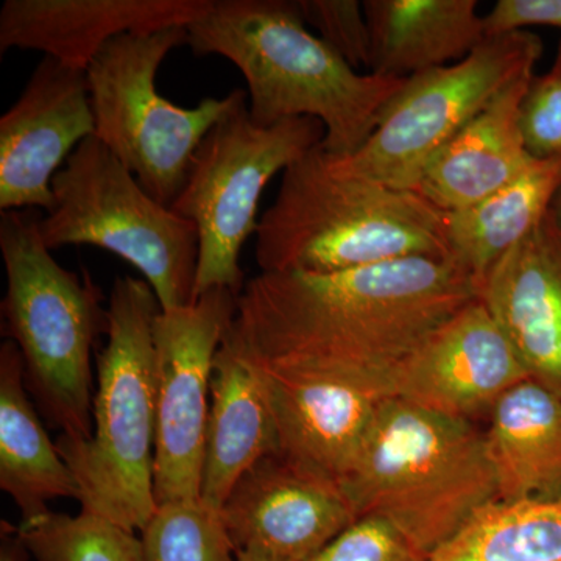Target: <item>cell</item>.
I'll use <instances>...</instances> for the list:
<instances>
[{"mask_svg":"<svg viewBox=\"0 0 561 561\" xmlns=\"http://www.w3.org/2000/svg\"><path fill=\"white\" fill-rule=\"evenodd\" d=\"M213 0H5L0 9V54L43 51L84 70L125 33L190 27Z\"/></svg>","mask_w":561,"mask_h":561,"instance_id":"obj_15","label":"cell"},{"mask_svg":"<svg viewBox=\"0 0 561 561\" xmlns=\"http://www.w3.org/2000/svg\"><path fill=\"white\" fill-rule=\"evenodd\" d=\"M106 345L98 357L92 435L84 443L58 437L57 449L77 486L81 512L142 531L154 501L153 321L160 301L146 279L121 276L108 300Z\"/></svg>","mask_w":561,"mask_h":561,"instance_id":"obj_5","label":"cell"},{"mask_svg":"<svg viewBox=\"0 0 561 561\" xmlns=\"http://www.w3.org/2000/svg\"><path fill=\"white\" fill-rule=\"evenodd\" d=\"M561 184V158L537 160L511 183L468 208L445 213L449 260L476 284L540 227Z\"/></svg>","mask_w":561,"mask_h":561,"instance_id":"obj_23","label":"cell"},{"mask_svg":"<svg viewBox=\"0 0 561 561\" xmlns=\"http://www.w3.org/2000/svg\"><path fill=\"white\" fill-rule=\"evenodd\" d=\"M485 431L497 501L561 497V394L526 379L494 404Z\"/></svg>","mask_w":561,"mask_h":561,"instance_id":"obj_21","label":"cell"},{"mask_svg":"<svg viewBox=\"0 0 561 561\" xmlns=\"http://www.w3.org/2000/svg\"><path fill=\"white\" fill-rule=\"evenodd\" d=\"M426 561H561V497L491 502Z\"/></svg>","mask_w":561,"mask_h":561,"instance_id":"obj_24","label":"cell"},{"mask_svg":"<svg viewBox=\"0 0 561 561\" xmlns=\"http://www.w3.org/2000/svg\"><path fill=\"white\" fill-rule=\"evenodd\" d=\"M54 206L41 216L47 249L91 245L142 273L162 311L194 301L198 232L162 205L95 138L84 139L51 180Z\"/></svg>","mask_w":561,"mask_h":561,"instance_id":"obj_7","label":"cell"},{"mask_svg":"<svg viewBox=\"0 0 561 561\" xmlns=\"http://www.w3.org/2000/svg\"><path fill=\"white\" fill-rule=\"evenodd\" d=\"M342 490L357 518L390 523L426 560L497 501L485 432L400 398L382 401Z\"/></svg>","mask_w":561,"mask_h":561,"instance_id":"obj_4","label":"cell"},{"mask_svg":"<svg viewBox=\"0 0 561 561\" xmlns=\"http://www.w3.org/2000/svg\"><path fill=\"white\" fill-rule=\"evenodd\" d=\"M261 272L332 273L405 257L449 260L445 210L415 191L339 171L321 142L283 172L262 214Z\"/></svg>","mask_w":561,"mask_h":561,"instance_id":"obj_3","label":"cell"},{"mask_svg":"<svg viewBox=\"0 0 561 561\" xmlns=\"http://www.w3.org/2000/svg\"><path fill=\"white\" fill-rule=\"evenodd\" d=\"M552 214L553 217H556L557 225H559L561 231V184L559 191H557L556 198H553Z\"/></svg>","mask_w":561,"mask_h":561,"instance_id":"obj_32","label":"cell"},{"mask_svg":"<svg viewBox=\"0 0 561 561\" xmlns=\"http://www.w3.org/2000/svg\"><path fill=\"white\" fill-rule=\"evenodd\" d=\"M483 21L486 36L522 32L537 25L561 31V0H497Z\"/></svg>","mask_w":561,"mask_h":561,"instance_id":"obj_30","label":"cell"},{"mask_svg":"<svg viewBox=\"0 0 561 561\" xmlns=\"http://www.w3.org/2000/svg\"><path fill=\"white\" fill-rule=\"evenodd\" d=\"M239 561H273L256 552H238Z\"/></svg>","mask_w":561,"mask_h":561,"instance_id":"obj_33","label":"cell"},{"mask_svg":"<svg viewBox=\"0 0 561 561\" xmlns=\"http://www.w3.org/2000/svg\"><path fill=\"white\" fill-rule=\"evenodd\" d=\"M308 561H426L378 516H360Z\"/></svg>","mask_w":561,"mask_h":561,"instance_id":"obj_29","label":"cell"},{"mask_svg":"<svg viewBox=\"0 0 561 561\" xmlns=\"http://www.w3.org/2000/svg\"><path fill=\"white\" fill-rule=\"evenodd\" d=\"M542 41L522 31L489 36L465 60L405 81L370 139L346 157L330 154L339 171L415 191L430 162L505 88L535 72Z\"/></svg>","mask_w":561,"mask_h":561,"instance_id":"obj_10","label":"cell"},{"mask_svg":"<svg viewBox=\"0 0 561 561\" xmlns=\"http://www.w3.org/2000/svg\"><path fill=\"white\" fill-rule=\"evenodd\" d=\"M324 135L323 124L311 117L260 127L251 121L247 99L210 128L171 205L198 232L194 300L219 287L241 295L245 279L239 257L256 234L262 192Z\"/></svg>","mask_w":561,"mask_h":561,"instance_id":"obj_9","label":"cell"},{"mask_svg":"<svg viewBox=\"0 0 561 561\" xmlns=\"http://www.w3.org/2000/svg\"><path fill=\"white\" fill-rule=\"evenodd\" d=\"M530 379L561 394V231L552 208L479 284Z\"/></svg>","mask_w":561,"mask_h":561,"instance_id":"obj_16","label":"cell"},{"mask_svg":"<svg viewBox=\"0 0 561 561\" xmlns=\"http://www.w3.org/2000/svg\"><path fill=\"white\" fill-rule=\"evenodd\" d=\"M302 20L324 44L359 72L371 70V35L364 2L298 0Z\"/></svg>","mask_w":561,"mask_h":561,"instance_id":"obj_27","label":"cell"},{"mask_svg":"<svg viewBox=\"0 0 561 561\" xmlns=\"http://www.w3.org/2000/svg\"><path fill=\"white\" fill-rule=\"evenodd\" d=\"M31 552L20 537L18 526L0 523V561H28Z\"/></svg>","mask_w":561,"mask_h":561,"instance_id":"obj_31","label":"cell"},{"mask_svg":"<svg viewBox=\"0 0 561 561\" xmlns=\"http://www.w3.org/2000/svg\"><path fill=\"white\" fill-rule=\"evenodd\" d=\"M238 552L308 561L357 519L341 486L275 453L239 479L220 508Z\"/></svg>","mask_w":561,"mask_h":561,"instance_id":"obj_14","label":"cell"},{"mask_svg":"<svg viewBox=\"0 0 561 561\" xmlns=\"http://www.w3.org/2000/svg\"><path fill=\"white\" fill-rule=\"evenodd\" d=\"M264 376L278 432V454L342 489L387 397L353 383Z\"/></svg>","mask_w":561,"mask_h":561,"instance_id":"obj_17","label":"cell"},{"mask_svg":"<svg viewBox=\"0 0 561 561\" xmlns=\"http://www.w3.org/2000/svg\"><path fill=\"white\" fill-rule=\"evenodd\" d=\"M140 541L147 561H239L220 511L202 500L160 505Z\"/></svg>","mask_w":561,"mask_h":561,"instance_id":"obj_26","label":"cell"},{"mask_svg":"<svg viewBox=\"0 0 561 561\" xmlns=\"http://www.w3.org/2000/svg\"><path fill=\"white\" fill-rule=\"evenodd\" d=\"M187 27L125 33L87 69L94 136L154 201L171 206L210 128L245 101L242 90L183 108L160 94L157 73L172 50L187 46Z\"/></svg>","mask_w":561,"mask_h":561,"instance_id":"obj_8","label":"cell"},{"mask_svg":"<svg viewBox=\"0 0 561 561\" xmlns=\"http://www.w3.org/2000/svg\"><path fill=\"white\" fill-rule=\"evenodd\" d=\"M476 0H365L371 70L411 79L465 60L489 38Z\"/></svg>","mask_w":561,"mask_h":561,"instance_id":"obj_20","label":"cell"},{"mask_svg":"<svg viewBox=\"0 0 561 561\" xmlns=\"http://www.w3.org/2000/svg\"><path fill=\"white\" fill-rule=\"evenodd\" d=\"M18 531L36 561H147L135 531L90 513L50 511L21 522Z\"/></svg>","mask_w":561,"mask_h":561,"instance_id":"obj_25","label":"cell"},{"mask_svg":"<svg viewBox=\"0 0 561 561\" xmlns=\"http://www.w3.org/2000/svg\"><path fill=\"white\" fill-rule=\"evenodd\" d=\"M41 216L38 209L0 216L3 335L20 348L25 386L47 423L62 440L84 443L92 435V348L108 330V309L90 273L66 271L51 256Z\"/></svg>","mask_w":561,"mask_h":561,"instance_id":"obj_6","label":"cell"},{"mask_svg":"<svg viewBox=\"0 0 561 561\" xmlns=\"http://www.w3.org/2000/svg\"><path fill=\"white\" fill-rule=\"evenodd\" d=\"M519 127L531 158H561V43L551 69L535 76L524 94Z\"/></svg>","mask_w":561,"mask_h":561,"instance_id":"obj_28","label":"cell"},{"mask_svg":"<svg viewBox=\"0 0 561 561\" xmlns=\"http://www.w3.org/2000/svg\"><path fill=\"white\" fill-rule=\"evenodd\" d=\"M94 133L87 72L44 57L0 117V210L49 213L51 180Z\"/></svg>","mask_w":561,"mask_h":561,"instance_id":"obj_13","label":"cell"},{"mask_svg":"<svg viewBox=\"0 0 561 561\" xmlns=\"http://www.w3.org/2000/svg\"><path fill=\"white\" fill-rule=\"evenodd\" d=\"M535 72L511 87L474 117L430 162L415 192L449 213L489 197L534 162L519 127V108Z\"/></svg>","mask_w":561,"mask_h":561,"instance_id":"obj_19","label":"cell"},{"mask_svg":"<svg viewBox=\"0 0 561 561\" xmlns=\"http://www.w3.org/2000/svg\"><path fill=\"white\" fill-rule=\"evenodd\" d=\"M522 359L479 297L432 332L394 373L390 398L471 421L529 379Z\"/></svg>","mask_w":561,"mask_h":561,"instance_id":"obj_12","label":"cell"},{"mask_svg":"<svg viewBox=\"0 0 561 561\" xmlns=\"http://www.w3.org/2000/svg\"><path fill=\"white\" fill-rule=\"evenodd\" d=\"M278 453L267 379L227 337L214 359L202 501L220 511L239 479Z\"/></svg>","mask_w":561,"mask_h":561,"instance_id":"obj_18","label":"cell"},{"mask_svg":"<svg viewBox=\"0 0 561 561\" xmlns=\"http://www.w3.org/2000/svg\"><path fill=\"white\" fill-rule=\"evenodd\" d=\"M187 35L198 57L219 55L241 70L254 124L320 121L321 146L337 157L370 139L408 81L351 68L305 24L298 0H213Z\"/></svg>","mask_w":561,"mask_h":561,"instance_id":"obj_2","label":"cell"},{"mask_svg":"<svg viewBox=\"0 0 561 561\" xmlns=\"http://www.w3.org/2000/svg\"><path fill=\"white\" fill-rule=\"evenodd\" d=\"M25 386L16 343L0 346V489L21 512L22 522L46 515L55 500L79 501V486L44 430Z\"/></svg>","mask_w":561,"mask_h":561,"instance_id":"obj_22","label":"cell"},{"mask_svg":"<svg viewBox=\"0 0 561 561\" xmlns=\"http://www.w3.org/2000/svg\"><path fill=\"white\" fill-rule=\"evenodd\" d=\"M239 295L205 291L184 308L160 311L153 321L154 501L202 500L203 451L217 351L238 313Z\"/></svg>","mask_w":561,"mask_h":561,"instance_id":"obj_11","label":"cell"},{"mask_svg":"<svg viewBox=\"0 0 561 561\" xmlns=\"http://www.w3.org/2000/svg\"><path fill=\"white\" fill-rule=\"evenodd\" d=\"M478 297L467 272L435 257L261 272L243 286L227 339L267 375L353 383L390 398L404 360Z\"/></svg>","mask_w":561,"mask_h":561,"instance_id":"obj_1","label":"cell"}]
</instances>
